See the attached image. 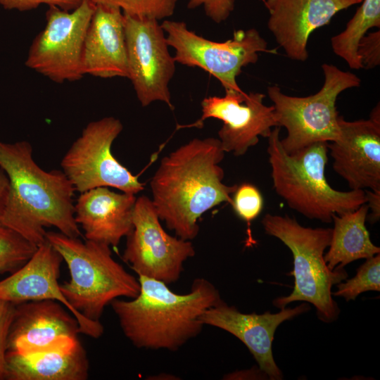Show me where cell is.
Listing matches in <instances>:
<instances>
[{
	"label": "cell",
	"instance_id": "1",
	"mask_svg": "<svg viewBox=\"0 0 380 380\" xmlns=\"http://www.w3.org/2000/svg\"><path fill=\"white\" fill-rule=\"evenodd\" d=\"M224 153L219 139L196 138L160 160L150 182L151 201L160 220L177 236L195 239L203 214L231 203L238 185L222 182L224 172L219 164Z\"/></svg>",
	"mask_w": 380,
	"mask_h": 380
},
{
	"label": "cell",
	"instance_id": "2",
	"mask_svg": "<svg viewBox=\"0 0 380 380\" xmlns=\"http://www.w3.org/2000/svg\"><path fill=\"white\" fill-rule=\"evenodd\" d=\"M0 167L10 182L1 223L37 246L46 241V227H54L70 237L81 236L75 220L72 183L62 170L41 168L29 141H0Z\"/></svg>",
	"mask_w": 380,
	"mask_h": 380
},
{
	"label": "cell",
	"instance_id": "3",
	"mask_svg": "<svg viewBox=\"0 0 380 380\" xmlns=\"http://www.w3.org/2000/svg\"><path fill=\"white\" fill-rule=\"evenodd\" d=\"M138 279L137 297L110 303L125 336L138 348L178 350L201 332V315L222 300L204 278L196 279L185 294L171 291L160 280L144 276Z\"/></svg>",
	"mask_w": 380,
	"mask_h": 380
},
{
	"label": "cell",
	"instance_id": "4",
	"mask_svg": "<svg viewBox=\"0 0 380 380\" xmlns=\"http://www.w3.org/2000/svg\"><path fill=\"white\" fill-rule=\"evenodd\" d=\"M46 239L68 266L70 279L60 285V289L79 323L80 333L100 338L104 329L99 319L105 307L116 298L137 297L139 279L113 259L107 244L82 241L60 232H46Z\"/></svg>",
	"mask_w": 380,
	"mask_h": 380
},
{
	"label": "cell",
	"instance_id": "5",
	"mask_svg": "<svg viewBox=\"0 0 380 380\" xmlns=\"http://www.w3.org/2000/svg\"><path fill=\"white\" fill-rule=\"evenodd\" d=\"M279 132V127L272 129L267 151L274 189L290 208L308 219L329 223L334 215L366 203L364 190L342 191L328 183V142L314 143L289 154L282 147Z\"/></svg>",
	"mask_w": 380,
	"mask_h": 380
},
{
	"label": "cell",
	"instance_id": "6",
	"mask_svg": "<svg viewBox=\"0 0 380 380\" xmlns=\"http://www.w3.org/2000/svg\"><path fill=\"white\" fill-rule=\"evenodd\" d=\"M261 222L265 233L279 239L293 255V289L289 295L275 298L274 306L283 309L292 302L303 301L314 305L321 321H336L340 308L333 298L331 288L346 280L348 273L344 268L331 270L324 260L332 229L303 227L287 215L267 213Z\"/></svg>",
	"mask_w": 380,
	"mask_h": 380
},
{
	"label": "cell",
	"instance_id": "7",
	"mask_svg": "<svg viewBox=\"0 0 380 380\" xmlns=\"http://www.w3.org/2000/svg\"><path fill=\"white\" fill-rule=\"evenodd\" d=\"M322 87L315 94L300 97L284 94L278 86L267 87L279 127L287 131L280 139L284 151L292 154L317 142H331L340 136L336 101L343 91L358 87L360 79L332 64L324 63Z\"/></svg>",
	"mask_w": 380,
	"mask_h": 380
},
{
	"label": "cell",
	"instance_id": "8",
	"mask_svg": "<svg viewBox=\"0 0 380 380\" xmlns=\"http://www.w3.org/2000/svg\"><path fill=\"white\" fill-rule=\"evenodd\" d=\"M160 25L168 46L175 50V62L208 72L225 91L241 89L236 77L242 68L258 61L260 53L276 52L267 49V42L255 28L236 30L232 39L217 42L189 30L182 21L165 20Z\"/></svg>",
	"mask_w": 380,
	"mask_h": 380
},
{
	"label": "cell",
	"instance_id": "9",
	"mask_svg": "<svg viewBox=\"0 0 380 380\" xmlns=\"http://www.w3.org/2000/svg\"><path fill=\"white\" fill-rule=\"evenodd\" d=\"M122 129L121 121L111 116L91 121L82 129L61 162L75 191L106 186L135 195L144 189V184L112 153Z\"/></svg>",
	"mask_w": 380,
	"mask_h": 380
},
{
	"label": "cell",
	"instance_id": "10",
	"mask_svg": "<svg viewBox=\"0 0 380 380\" xmlns=\"http://www.w3.org/2000/svg\"><path fill=\"white\" fill-rule=\"evenodd\" d=\"M95 7L89 0L72 11L49 6L46 25L32 40L25 65L56 83L82 79L83 44Z\"/></svg>",
	"mask_w": 380,
	"mask_h": 380
},
{
	"label": "cell",
	"instance_id": "11",
	"mask_svg": "<svg viewBox=\"0 0 380 380\" xmlns=\"http://www.w3.org/2000/svg\"><path fill=\"white\" fill-rule=\"evenodd\" d=\"M133 228L127 235L122 260L138 276L176 282L184 271V263L195 255L190 241L172 236L162 227L152 201L146 196L137 198Z\"/></svg>",
	"mask_w": 380,
	"mask_h": 380
},
{
	"label": "cell",
	"instance_id": "12",
	"mask_svg": "<svg viewBox=\"0 0 380 380\" xmlns=\"http://www.w3.org/2000/svg\"><path fill=\"white\" fill-rule=\"evenodd\" d=\"M124 18L128 79L139 101L144 107L163 101L173 110L169 83L176 62L169 52L164 30L154 18L125 13Z\"/></svg>",
	"mask_w": 380,
	"mask_h": 380
},
{
	"label": "cell",
	"instance_id": "13",
	"mask_svg": "<svg viewBox=\"0 0 380 380\" xmlns=\"http://www.w3.org/2000/svg\"><path fill=\"white\" fill-rule=\"evenodd\" d=\"M265 95L240 90H226L224 96H209L201 101L202 115L196 122L185 125L201 128L205 120L213 118L223 124L218 131L224 152L243 156L255 146L259 137L267 138L272 127H279L273 106L264 104Z\"/></svg>",
	"mask_w": 380,
	"mask_h": 380
},
{
	"label": "cell",
	"instance_id": "14",
	"mask_svg": "<svg viewBox=\"0 0 380 380\" xmlns=\"http://www.w3.org/2000/svg\"><path fill=\"white\" fill-rule=\"evenodd\" d=\"M310 309L304 302L295 308L280 309L277 313H243L222 300L207 309L200 320L224 330L239 338L248 348L258 367L272 380H281L283 374L276 364L272 353V342L277 327Z\"/></svg>",
	"mask_w": 380,
	"mask_h": 380
},
{
	"label": "cell",
	"instance_id": "15",
	"mask_svg": "<svg viewBox=\"0 0 380 380\" xmlns=\"http://www.w3.org/2000/svg\"><path fill=\"white\" fill-rule=\"evenodd\" d=\"M79 323L54 300L15 305L8 336V351L27 354L70 345L78 340Z\"/></svg>",
	"mask_w": 380,
	"mask_h": 380
},
{
	"label": "cell",
	"instance_id": "16",
	"mask_svg": "<svg viewBox=\"0 0 380 380\" xmlns=\"http://www.w3.org/2000/svg\"><path fill=\"white\" fill-rule=\"evenodd\" d=\"M340 136L328 142L334 171L351 190H380V120L338 117Z\"/></svg>",
	"mask_w": 380,
	"mask_h": 380
},
{
	"label": "cell",
	"instance_id": "17",
	"mask_svg": "<svg viewBox=\"0 0 380 380\" xmlns=\"http://www.w3.org/2000/svg\"><path fill=\"white\" fill-rule=\"evenodd\" d=\"M362 0H265L267 27L291 60L305 61L310 34L329 23L339 11Z\"/></svg>",
	"mask_w": 380,
	"mask_h": 380
},
{
	"label": "cell",
	"instance_id": "18",
	"mask_svg": "<svg viewBox=\"0 0 380 380\" xmlns=\"http://www.w3.org/2000/svg\"><path fill=\"white\" fill-rule=\"evenodd\" d=\"M82 70L84 75L128 78V62L122 11L96 5L85 34Z\"/></svg>",
	"mask_w": 380,
	"mask_h": 380
},
{
	"label": "cell",
	"instance_id": "19",
	"mask_svg": "<svg viewBox=\"0 0 380 380\" xmlns=\"http://www.w3.org/2000/svg\"><path fill=\"white\" fill-rule=\"evenodd\" d=\"M134 194L100 186L80 193L75 204V220L84 238L117 246L133 228Z\"/></svg>",
	"mask_w": 380,
	"mask_h": 380
},
{
	"label": "cell",
	"instance_id": "20",
	"mask_svg": "<svg viewBox=\"0 0 380 380\" xmlns=\"http://www.w3.org/2000/svg\"><path fill=\"white\" fill-rule=\"evenodd\" d=\"M62 261L61 255L46 240L37 246L23 265L0 281V300L14 305L31 300H54L72 314L58 283Z\"/></svg>",
	"mask_w": 380,
	"mask_h": 380
},
{
	"label": "cell",
	"instance_id": "21",
	"mask_svg": "<svg viewBox=\"0 0 380 380\" xmlns=\"http://www.w3.org/2000/svg\"><path fill=\"white\" fill-rule=\"evenodd\" d=\"M89 364L87 352L75 343L45 351L20 354L7 352L8 380H85Z\"/></svg>",
	"mask_w": 380,
	"mask_h": 380
},
{
	"label": "cell",
	"instance_id": "22",
	"mask_svg": "<svg viewBox=\"0 0 380 380\" xmlns=\"http://www.w3.org/2000/svg\"><path fill=\"white\" fill-rule=\"evenodd\" d=\"M368 213L369 208L364 203L354 210L332 216L334 228L329 250L324 255L329 269L344 268L355 260L380 253L365 225Z\"/></svg>",
	"mask_w": 380,
	"mask_h": 380
},
{
	"label": "cell",
	"instance_id": "23",
	"mask_svg": "<svg viewBox=\"0 0 380 380\" xmlns=\"http://www.w3.org/2000/svg\"><path fill=\"white\" fill-rule=\"evenodd\" d=\"M361 4L345 30L331 39L334 53L355 70L362 68L357 51L359 41L369 29L380 27V0H362Z\"/></svg>",
	"mask_w": 380,
	"mask_h": 380
},
{
	"label": "cell",
	"instance_id": "24",
	"mask_svg": "<svg viewBox=\"0 0 380 380\" xmlns=\"http://www.w3.org/2000/svg\"><path fill=\"white\" fill-rule=\"evenodd\" d=\"M37 248L18 232L0 222V274L19 269Z\"/></svg>",
	"mask_w": 380,
	"mask_h": 380
},
{
	"label": "cell",
	"instance_id": "25",
	"mask_svg": "<svg viewBox=\"0 0 380 380\" xmlns=\"http://www.w3.org/2000/svg\"><path fill=\"white\" fill-rule=\"evenodd\" d=\"M337 284L334 296L343 298L346 301L355 300L361 293L380 291V254L371 258L359 267L353 278Z\"/></svg>",
	"mask_w": 380,
	"mask_h": 380
},
{
	"label": "cell",
	"instance_id": "26",
	"mask_svg": "<svg viewBox=\"0 0 380 380\" xmlns=\"http://www.w3.org/2000/svg\"><path fill=\"white\" fill-rule=\"evenodd\" d=\"M94 5L120 8L125 14L162 20L173 15L178 0H89Z\"/></svg>",
	"mask_w": 380,
	"mask_h": 380
},
{
	"label": "cell",
	"instance_id": "27",
	"mask_svg": "<svg viewBox=\"0 0 380 380\" xmlns=\"http://www.w3.org/2000/svg\"><path fill=\"white\" fill-rule=\"evenodd\" d=\"M231 205L236 215L248 224V243H253L250 224L260 214L264 200L260 190L253 184L243 183L232 194Z\"/></svg>",
	"mask_w": 380,
	"mask_h": 380
},
{
	"label": "cell",
	"instance_id": "28",
	"mask_svg": "<svg viewBox=\"0 0 380 380\" xmlns=\"http://www.w3.org/2000/svg\"><path fill=\"white\" fill-rule=\"evenodd\" d=\"M357 51L362 68L372 69L379 65V30L364 35L359 41Z\"/></svg>",
	"mask_w": 380,
	"mask_h": 380
},
{
	"label": "cell",
	"instance_id": "29",
	"mask_svg": "<svg viewBox=\"0 0 380 380\" xmlns=\"http://www.w3.org/2000/svg\"><path fill=\"white\" fill-rule=\"evenodd\" d=\"M15 308V305L0 300V380L6 376L8 336Z\"/></svg>",
	"mask_w": 380,
	"mask_h": 380
},
{
	"label": "cell",
	"instance_id": "30",
	"mask_svg": "<svg viewBox=\"0 0 380 380\" xmlns=\"http://www.w3.org/2000/svg\"><path fill=\"white\" fill-rule=\"evenodd\" d=\"M235 0H187L190 9L203 6L205 15L213 22L225 21L234 9Z\"/></svg>",
	"mask_w": 380,
	"mask_h": 380
},
{
	"label": "cell",
	"instance_id": "31",
	"mask_svg": "<svg viewBox=\"0 0 380 380\" xmlns=\"http://www.w3.org/2000/svg\"><path fill=\"white\" fill-rule=\"evenodd\" d=\"M82 0H0V5L6 10L27 11L38 8L42 4L56 6L66 11L78 7Z\"/></svg>",
	"mask_w": 380,
	"mask_h": 380
},
{
	"label": "cell",
	"instance_id": "32",
	"mask_svg": "<svg viewBox=\"0 0 380 380\" xmlns=\"http://www.w3.org/2000/svg\"><path fill=\"white\" fill-rule=\"evenodd\" d=\"M366 196V203L371 210L367 214V220L371 224H374L380 218V190H364Z\"/></svg>",
	"mask_w": 380,
	"mask_h": 380
},
{
	"label": "cell",
	"instance_id": "33",
	"mask_svg": "<svg viewBox=\"0 0 380 380\" xmlns=\"http://www.w3.org/2000/svg\"><path fill=\"white\" fill-rule=\"evenodd\" d=\"M9 189V179L4 170L0 167V219L6 208Z\"/></svg>",
	"mask_w": 380,
	"mask_h": 380
},
{
	"label": "cell",
	"instance_id": "34",
	"mask_svg": "<svg viewBox=\"0 0 380 380\" xmlns=\"http://www.w3.org/2000/svg\"><path fill=\"white\" fill-rule=\"evenodd\" d=\"M267 376V375L260 369L253 367L250 369L234 372L227 374L224 376V379H255L260 376Z\"/></svg>",
	"mask_w": 380,
	"mask_h": 380
}]
</instances>
